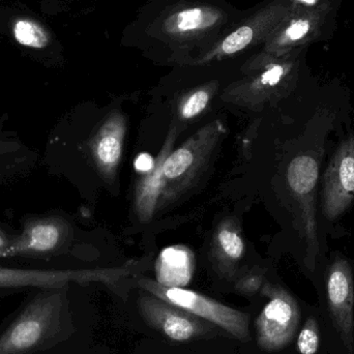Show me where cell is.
I'll return each mask as SVG.
<instances>
[{"instance_id": "cell-1", "label": "cell", "mask_w": 354, "mask_h": 354, "mask_svg": "<svg viewBox=\"0 0 354 354\" xmlns=\"http://www.w3.org/2000/svg\"><path fill=\"white\" fill-rule=\"evenodd\" d=\"M243 12L227 0H149L124 27L120 45L159 64L195 66Z\"/></svg>"}, {"instance_id": "cell-2", "label": "cell", "mask_w": 354, "mask_h": 354, "mask_svg": "<svg viewBox=\"0 0 354 354\" xmlns=\"http://www.w3.org/2000/svg\"><path fill=\"white\" fill-rule=\"evenodd\" d=\"M68 288L32 289L0 322V354H62L77 333Z\"/></svg>"}, {"instance_id": "cell-3", "label": "cell", "mask_w": 354, "mask_h": 354, "mask_svg": "<svg viewBox=\"0 0 354 354\" xmlns=\"http://www.w3.org/2000/svg\"><path fill=\"white\" fill-rule=\"evenodd\" d=\"M341 0H295L288 16L270 35L261 49L281 56L324 41L336 27Z\"/></svg>"}, {"instance_id": "cell-4", "label": "cell", "mask_w": 354, "mask_h": 354, "mask_svg": "<svg viewBox=\"0 0 354 354\" xmlns=\"http://www.w3.org/2000/svg\"><path fill=\"white\" fill-rule=\"evenodd\" d=\"M295 0H266L245 10L243 17L198 60L195 66H207L234 58L263 45L277 27L288 16Z\"/></svg>"}, {"instance_id": "cell-5", "label": "cell", "mask_w": 354, "mask_h": 354, "mask_svg": "<svg viewBox=\"0 0 354 354\" xmlns=\"http://www.w3.org/2000/svg\"><path fill=\"white\" fill-rule=\"evenodd\" d=\"M307 49L299 48L281 56L260 50L243 64L245 76L233 85L232 91L262 99L286 95L297 85L301 58Z\"/></svg>"}, {"instance_id": "cell-6", "label": "cell", "mask_w": 354, "mask_h": 354, "mask_svg": "<svg viewBox=\"0 0 354 354\" xmlns=\"http://www.w3.org/2000/svg\"><path fill=\"white\" fill-rule=\"evenodd\" d=\"M138 284L143 290L218 326L237 340L245 342L249 339V318L243 312L183 287L164 286L149 279H142Z\"/></svg>"}, {"instance_id": "cell-7", "label": "cell", "mask_w": 354, "mask_h": 354, "mask_svg": "<svg viewBox=\"0 0 354 354\" xmlns=\"http://www.w3.org/2000/svg\"><path fill=\"white\" fill-rule=\"evenodd\" d=\"M270 301L255 322L258 346L266 351L285 348L295 338L301 312L292 295L279 287L266 289Z\"/></svg>"}, {"instance_id": "cell-8", "label": "cell", "mask_w": 354, "mask_h": 354, "mask_svg": "<svg viewBox=\"0 0 354 354\" xmlns=\"http://www.w3.org/2000/svg\"><path fill=\"white\" fill-rule=\"evenodd\" d=\"M127 268L113 270H23L0 266V290H22V289L52 288L72 283H112L127 276Z\"/></svg>"}, {"instance_id": "cell-9", "label": "cell", "mask_w": 354, "mask_h": 354, "mask_svg": "<svg viewBox=\"0 0 354 354\" xmlns=\"http://www.w3.org/2000/svg\"><path fill=\"white\" fill-rule=\"evenodd\" d=\"M326 304L333 326L343 346L353 353L354 344V282L351 266L337 259L328 270Z\"/></svg>"}, {"instance_id": "cell-10", "label": "cell", "mask_w": 354, "mask_h": 354, "mask_svg": "<svg viewBox=\"0 0 354 354\" xmlns=\"http://www.w3.org/2000/svg\"><path fill=\"white\" fill-rule=\"evenodd\" d=\"M139 310L145 322L168 339L187 342L203 336L208 326L199 317L183 311L145 291L139 299Z\"/></svg>"}, {"instance_id": "cell-11", "label": "cell", "mask_w": 354, "mask_h": 354, "mask_svg": "<svg viewBox=\"0 0 354 354\" xmlns=\"http://www.w3.org/2000/svg\"><path fill=\"white\" fill-rule=\"evenodd\" d=\"M324 210L330 220L340 216L354 200V136L337 149L324 179Z\"/></svg>"}, {"instance_id": "cell-12", "label": "cell", "mask_w": 354, "mask_h": 354, "mask_svg": "<svg viewBox=\"0 0 354 354\" xmlns=\"http://www.w3.org/2000/svg\"><path fill=\"white\" fill-rule=\"evenodd\" d=\"M317 161L311 156L301 155L291 161L287 170V180L297 196L303 212L306 239L311 259L318 252L317 224H316L315 189L317 185Z\"/></svg>"}, {"instance_id": "cell-13", "label": "cell", "mask_w": 354, "mask_h": 354, "mask_svg": "<svg viewBox=\"0 0 354 354\" xmlns=\"http://www.w3.org/2000/svg\"><path fill=\"white\" fill-rule=\"evenodd\" d=\"M64 225L57 218H32L20 236L2 250L0 256H43L58 249L64 236Z\"/></svg>"}, {"instance_id": "cell-14", "label": "cell", "mask_w": 354, "mask_h": 354, "mask_svg": "<svg viewBox=\"0 0 354 354\" xmlns=\"http://www.w3.org/2000/svg\"><path fill=\"white\" fill-rule=\"evenodd\" d=\"M193 274L191 256L185 250L169 248L160 255L157 264L158 283L168 287L185 286Z\"/></svg>"}, {"instance_id": "cell-15", "label": "cell", "mask_w": 354, "mask_h": 354, "mask_svg": "<svg viewBox=\"0 0 354 354\" xmlns=\"http://www.w3.org/2000/svg\"><path fill=\"white\" fill-rule=\"evenodd\" d=\"M15 39L25 47L44 49L51 44L49 31L32 19H18L12 25Z\"/></svg>"}, {"instance_id": "cell-16", "label": "cell", "mask_w": 354, "mask_h": 354, "mask_svg": "<svg viewBox=\"0 0 354 354\" xmlns=\"http://www.w3.org/2000/svg\"><path fill=\"white\" fill-rule=\"evenodd\" d=\"M122 136L118 131L106 130L95 145V155L100 165L112 168L118 165L122 155Z\"/></svg>"}, {"instance_id": "cell-17", "label": "cell", "mask_w": 354, "mask_h": 354, "mask_svg": "<svg viewBox=\"0 0 354 354\" xmlns=\"http://www.w3.org/2000/svg\"><path fill=\"white\" fill-rule=\"evenodd\" d=\"M194 163V155L185 147L177 149L162 163V171L164 176L169 179L180 177L189 170Z\"/></svg>"}, {"instance_id": "cell-18", "label": "cell", "mask_w": 354, "mask_h": 354, "mask_svg": "<svg viewBox=\"0 0 354 354\" xmlns=\"http://www.w3.org/2000/svg\"><path fill=\"white\" fill-rule=\"evenodd\" d=\"M320 345L319 326L315 317H309L297 337V349L301 354H316Z\"/></svg>"}, {"instance_id": "cell-19", "label": "cell", "mask_w": 354, "mask_h": 354, "mask_svg": "<svg viewBox=\"0 0 354 354\" xmlns=\"http://www.w3.org/2000/svg\"><path fill=\"white\" fill-rule=\"evenodd\" d=\"M210 97H212V86H204L194 91L183 104L181 114L183 118L189 120L201 113L207 106Z\"/></svg>"}, {"instance_id": "cell-20", "label": "cell", "mask_w": 354, "mask_h": 354, "mask_svg": "<svg viewBox=\"0 0 354 354\" xmlns=\"http://www.w3.org/2000/svg\"><path fill=\"white\" fill-rule=\"evenodd\" d=\"M218 243L224 253L232 259H239L243 254V241L234 231L223 229L218 233Z\"/></svg>"}, {"instance_id": "cell-21", "label": "cell", "mask_w": 354, "mask_h": 354, "mask_svg": "<svg viewBox=\"0 0 354 354\" xmlns=\"http://www.w3.org/2000/svg\"><path fill=\"white\" fill-rule=\"evenodd\" d=\"M157 169L156 170V176H151V180L143 187L142 200H145V202L155 201L156 197H157V193L160 189L159 185L161 183V174H163L162 164H160Z\"/></svg>"}, {"instance_id": "cell-22", "label": "cell", "mask_w": 354, "mask_h": 354, "mask_svg": "<svg viewBox=\"0 0 354 354\" xmlns=\"http://www.w3.org/2000/svg\"><path fill=\"white\" fill-rule=\"evenodd\" d=\"M135 166H136L138 171L145 172L149 171V170L153 168V160L151 156L147 153H142L137 158L136 162H135Z\"/></svg>"}, {"instance_id": "cell-23", "label": "cell", "mask_w": 354, "mask_h": 354, "mask_svg": "<svg viewBox=\"0 0 354 354\" xmlns=\"http://www.w3.org/2000/svg\"><path fill=\"white\" fill-rule=\"evenodd\" d=\"M6 248V243H4L3 239H2L1 235H0V254H1L2 250Z\"/></svg>"}, {"instance_id": "cell-24", "label": "cell", "mask_w": 354, "mask_h": 354, "mask_svg": "<svg viewBox=\"0 0 354 354\" xmlns=\"http://www.w3.org/2000/svg\"><path fill=\"white\" fill-rule=\"evenodd\" d=\"M3 291L0 290V305H1L2 297H3Z\"/></svg>"}]
</instances>
